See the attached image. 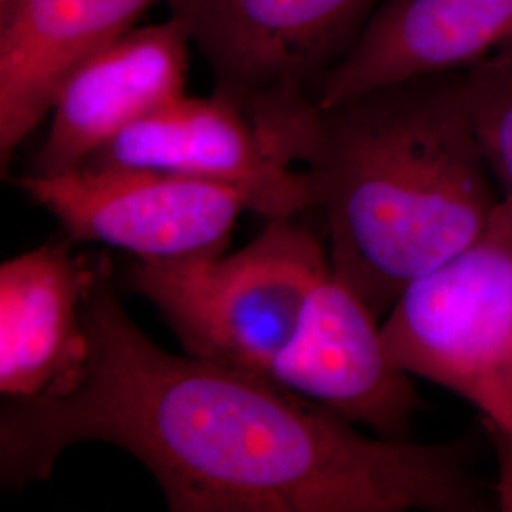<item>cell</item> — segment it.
<instances>
[{
    "label": "cell",
    "mask_w": 512,
    "mask_h": 512,
    "mask_svg": "<svg viewBox=\"0 0 512 512\" xmlns=\"http://www.w3.org/2000/svg\"><path fill=\"white\" fill-rule=\"evenodd\" d=\"M192 38L175 16L131 27L84 57L55 93L33 173L88 164L124 129L184 95Z\"/></svg>",
    "instance_id": "9"
},
{
    "label": "cell",
    "mask_w": 512,
    "mask_h": 512,
    "mask_svg": "<svg viewBox=\"0 0 512 512\" xmlns=\"http://www.w3.org/2000/svg\"><path fill=\"white\" fill-rule=\"evenodd\" d=\"M512 46V0H384L313 93L330 107L389 84L467 73Z\"/></svg>",
    "instance_id": "10"
},
{
    "label": "cell",
    "mask_w": 512,
    "mask_h": 512,
    "mask_svg": "<svg viewBox=\"0 0 512 512\" xmlns=\"http://www.w3.org/2000/svg\"><path fill=\"white\" fill-rule=\"evenodd\" d=\"M86 355L54 389L0 408V478L19 490L65 450L101 442L156 478L173 512H488L469 437L418 444L357 423L274 380L156 346L105 262L84 300Z\"/></svg>",
    "instance_id": "1"
},
{
    "label": "cell",
    "mask_w": 512,
    "mask_h": 512,
    "mask_svg": "<svg viewBox=\"0 0 512 512\" xmlns=\"http://www.w3.org/2000/svg\"><path fill=\"white\" fill-rule=\"evenodd\" d=\"M463 88L492 175L512 198V46L463 73Z\"/></svg>",
    "instance_id": "13"
},
{
    "label": "cell",
    "mask_w": 512,
    "mask_h": 512,
    "mask_svg": "<svg viewBox=\"0 0 512 512\" xmlns=\"http://www.w3.org/2000/svg\"><path fill=\"white\" fill-rule=\"evenodd\" d=\"M167 0H0V167L50 114L65 76Z\"/></svg>",
    "instance_id": "11"
},
{
    "label": "cell",
    "mask_w": 512,
    "mask_h": 512,
    "mask_svg": "<svg viewBox=\"0 0 512 512\" xmlns=\"http://www.w3.org/2000/svg\"><path fill=\"white\" fill-rule=\"evenodd\" d=\"M97 264L46 243L0 266V391L37 397L86 355L84 300Z\"/></svg>",
    "instance_id": "12"
},
{
    "label": "cell",
    "mask_w": 512,
    "mask_h": 512,
    "mask_svg": "<svg viewBox=\"0 0 512 512\" xmlns=\"http://www.w3.org/2000/svg\"><path fill=\"white\" fill-rule=\"evenodd\" d=\"M268 378L384 439H410L421 410L412 376L385 351L378 317L332 272L311 294Z\"/></svg>",
    "instance_id": "7"
},
{
    "label": "cell",
    "mask_w": 512,
    "mask_h": 512,
    "mask_svg": "<svg viewBox=\"0 0 512 512\" xmlns=\"http://www.w3.org/2000/svg\"><path fill=\"white\" fill-rule=\"evenodd\" d=\"M384 0H167L205 57L215 92L268 143L313 105Z\"/></svg>",
    "instance_id": "5"
},
{
    "label": "cell",
    "mask_w": 512,
    "mask_h": 512,
    "mask_svg": "<svg viewBox=\"0 0 512 512\" xmlns=\"http://www.w3.org/2000/svg\"><path fill=\"white\" fill-rule=\"evenodd\" d=\"M86 165L137 167L234 186L268 219L313 209L308 173L285 164L228 99L186 93L124 129Z\"/></svg>",
    "instance_id": "8"
},
{
    "label": "cell",
    "mask_w": 512,
    "mask_h": 512,
    "mask_svg": "<svg viewBox=\"0 0 512 512\" xmlns=\"http://www.w3.org/2000/svg\"><path fill=\"white\" fill-rule=\"evenodd\" d=\"M281 154L310 177L332 274L378 319L412 281L467 247L501 202L463 73L313 105Z\"/></svg>",
    "instance_id": "2"
},
{
    "label": "cell",
    "mask_w": 512,
    "mask_h": 512,
    "mask_svg": "<svg viewBox=\"0 0 512 512\" xmlns=\"http://www.w3.org/2000/svg\"><path fill=\"white\" fill-rule=\"evenodd\" d=\"M14 184L73 241L103 243L143 260L224 253L241 213L253 211L249 196L234 186L137 167L82 165L31 173Z\"/></svg>",
    "instance_id": "6"
},
{
    "label": "cell",
    "mask_w": 512,
    "mask_h": 512,
    "mask_svg": "<svg viewBox=\"0 0 512 512\" xmlns=\"http://www.w3.org/2000/svg\"><path fill=\"white\" fill-rule=\"evenodd\" d=\"M389 359L512 431V198L467 247L412 281L382 323Z\"/></svg>",
    "instance_id": "4"
},
{
    "label": "cell",
    "mask_w": 512,
    "mask_h": 512,
    "mask_svg": "<svg viewBox=\"0 0 512 512\" xmlns=\"http://www.w3.org/2000/svg\"><path fill=\"white\" fill-rule=\"evenodd\" d=\"M480 425L490 446L494 448L497 461V480L494 486L497 511L512 512V431L488 420H480Z\"/></svg>",
    "instance_id": "14"
},
{
    "label": "cell",
    "mask_w": 512,
    "mask_h": 512,
    "mask_svg": "<svg viewBox=\"0 0 512 512\" xmlns=\"http://www.w3.org/2000/svg\"><path fill=\"white\" fill-rule=\"evenodd\" d=\"M330 272L319 239L281 217L238 253L137 258L124 281L160 311L188 355L268 378Z\"/></svg>",
    "instance_id": "3"
}]
</instances>
